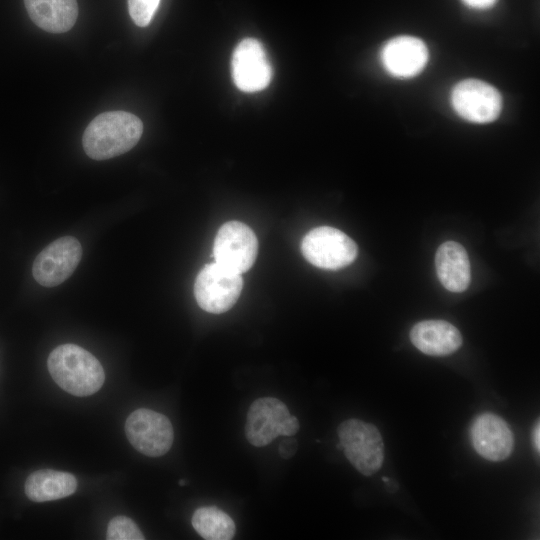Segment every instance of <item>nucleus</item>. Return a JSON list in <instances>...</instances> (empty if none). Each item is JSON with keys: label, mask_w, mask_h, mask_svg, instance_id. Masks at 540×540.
<instances>
[{"label": "nucleus", "mask_w": 540, "mask_h": 540, "mask_svg": "<svg viewBox=\"0 0 540 540\" xmlns=\"http://www.w3.org/2000/svg\"><path fill=\"white\" fill-rule=\"evenodd\" d=\"M142 121L126 111H109L96 116L83 134L85 153L94 160H106L131 150L140 140Z\"/></svg>", "instance_id": "nucleus-1"}, {"label": "nucleus", "mask_w": 540, "mask_h": 540, "mask_svg": "<svg viewBox=\"0 0 540 540\" xmlns=\"http://www.w3.org/2000/svg\"><path fill=\"white\" fill-rule=\"evenodd\" d=\"M47 367L52 379L66 392L89 396L103 385L105 373L98 359L75 344H63L51 351Z\"/></svg>", "instance_id": "nucleus-2"}, {"label": "nucleus", "mask_w": 540, "mask_h": 540, "mask_svg": "<svg viewBox=\"0 0 540 540\" xmlns=\"http://www.w3.org/2000/svg\"><path fill=\"white\" fill-rule=\"evenodd\" d=\"M346 458L361 474L371 476L384 461V443L378 428L359 419L343 421L337 429Z\"/></svg>", "instance_id": "nucleus-3"}, {"label": "nucleus", "mask_w": 540, "mask_h": 540, "mask_svg": "<svg viewBox=\"0 0 540 540\" xmlns=\"http://www.w3.org/2000/svg\"><path fill=\"white\" fill-rule=\"evenodd\" d=\"M299 427L298 419L290 414L281 400L263 397L250 405L245 436L253 446L263 447L280 435L287 437L295 435Z\"/></svg>", "instance_id": "nucleus-4"}, {"label": "nucleus", "mask_w": 540, "mask_h": 540, "mask_svg": "<svg viewBox=\"0 0 540 540\" xmlns=\"http://www.w3.org/2000/svg\"><path fill=\"white\" fill-rule=\"evenodd\" d=\"M301 251L312 265L338 270L355 260L358 248L354 240L339 229L321 226L310 230L304 236Z\"/></svg>", "instance_id": "nucleus-5"}, {"label": "nucleus", "mask_w": 540, "mask_h": 540, "mask_svg": "<svg viewBox=\"0 0 540 540\" xmlns=\"http://www.w3.org/2000/svg\"><path fill=\"white\" fill-rule=\"evenodd\" d=\"M241 274L215 261L205 265L196 277L194 295L198 305L209 313H224L236 303L242 291Z\"/></svg>", "instance_id": "nucleus-6"}, {"label": "nucleus", "mask_w": 540, "mask_h": 540, "mask_svg": "<svg viewBox=\"0 0 540 540\" xmlns=\"http://www.w3.org/2000/svg\"><path fill=\"white\" fill-rule=\"evenodd\" d=\"M258 253V240L252 229L239 221H229L218 230L213 255L221 266L242 274L254 264Z\"/></svg>", "instance_id": "nucleus-7"}, {"label": "nucleus", "mask_w": 540, "mask_h": 540, "mask_svg": "<svg viewBox=\"0 0 540 540\" xmlns=\"http://www.w3.org/2000/svg\"><path fill=\"white\" fill-rule=\"evenodd\" d=\"M125 433L137 451L150 457L166 454L174 439L170 420L165 415L146 408L137 409L128 416Z\"/></svg>", "instance_id": "nucleus-8"}, {"label": "nucleus", "mask_w": 540, "mask_h": 540, "mask_svg": "<svg viewBox=\"0 0 540 540\" xmlns=\"http://www.w3.org/2000/svg\"><path fill=\"white\" fill-rule=\"evenodd\" d=\"M451 104L463 119L474 123H489L498 118L503 102L499 91L489 83L465 79L453 88Z\"/></svg>", "instance_id": "nucleus-9"}, {"label": "nucleus", "mask_w": 540, "mask_h": 540, "mask_svg": "<svg viewBox=\"0 0 540 540\" xmlns=\"http://www.w3.org/2000/svg\"><path fill=\"white\" fill-rule=\"evenodd\" d=\"M81 257L82 246L75 237L58 238L35 258L33 277L42 286H57L72 275Z\"/></svg>", "instance_id": "nucleus-10"}, {"label": "nucleus", "mask_w": 540, "mask_h": 540, "mask_svg": "<svg viewBox=\"0 0 540 540\" xmlns=\"http://www.w3.org/2000/svg\"><path fill=\"white\" fill-rule=\"evenodd\" d=\"M231 67L233 81L241 91L258 92L271 82V63L263 45L256 39L246 38L236 46Z\"/></svg>", "instance_id": "nucleus-11"}, {"label": "nucleus", "mask_w": 540, "mask_h": 540, "mask_svg": "<svg viewBox=\"0 0 540 540\" xmlns=\"http://www.w3.org/2000/svg\"><path fill=\"white\" fill-rule=\"evenodd\" d=\"M470 439L476 452L493 462L507 459L514 448V436L509 425L490 412L482 413L473 420Z\"/></svg>", "instance_id": "nucleus-12"}, {"label": "nucleus", "mask_w": 540, "mask_h": 540, "mask_svg": "<svg viewBox=\"0 0 540 540\" xmlns=\"http://www.w3.org/2000/svg\"><path fill=\"white\" fill-rule=\"evenodd\" d=\"M385 70L398 78H410L419 74L428 61L425 43L413 36H397L385 43L381 50Z\"/></svg>", "instance_id": "nucleus-13"}, {"label": "nucleus", "mask_w": 540, "mask_h": 540, "mask_svg": "<svg viewBox=\"0 0 540 540\" xmlns=\"http://www.w3.org/2000/svg\"><path fill=\"white\" fill-rule=\"evenodd\" d=\"M412 344L430 356H446L456 352L462 345L460 331L445 320H423L410 330Z\"/></svg>", "instance_id": "nucleus-14"}, {"label": "nucleus", "mask_w": 540, "mask_h": 540, "mask_svg": "<svg viewBox=\"0 0 540 540\" xmlns=\"http://www.w3.org/2000/svg\"><path fill=\"white\" fill-rule=\"evenodd\" d=\"M437 276L449 291H465L471 281V266L465 248L458 242L446 241L441 244L435 255Z\"/></svg>", "instance_id": "nucleus-15"}, {"label": "nucleus", "mask_w": 540, "mask_h": 540, "mask_svg": "<svg viewBox=\"0 0 540 540\" xmlns=\"http://www.w3.org/2000/svg\"><path fill=\"white\" fill-rule=\"evenodd\" d=\"M31 20L50 33H64L76 23V0H24Z\"/></svg>", "instance_id": "nucleus-16"}, {"label": "nucleus", "mask_w": 540, "mask_h": 540, "mask_svg": "<svg viewBox=\"0 0 540 540\" xmlns=\"http://www.w3.org/2000/svg\"><path fill=\"white\" fill-rule=\"evenodd\" d=\"M77 489L74 475L52 469L31 473L25 482L26 496L34 502L53 501L72 495Z\"/></svg>", "instance_id": "nucleus-17"}, {"label": "nucleus", "mask_w": 540, "mask_h": 540, "mask_svg": "<svg viewBox=\"0 0 540 540\" xmlns=\"http://www.w3.org/2000/svg\"><path fill=\"white\" fill-rule=\"evenodd\" d=\"M192 526L207 540H229L235 534V523L224 511L215 506H204L195 510Z\"/></svg>", "instance_id": "nucleus-18"}, {"label": "nucleus", "mask_w": 540, "mask_h": 540, "mask_svg": "<svg viewBox=\"0 0 540 540\" xmlns=\"http://www.w3.org/2000/svg\"><path fill=\"white\" fill-rule=\"evenodd\" d=\"M144 538L136 523L126 516H116L108 524V540H143Z\"/></svg>", "instance_id": "nucleus-19"}, {"label": "nucleus", "mask_w": 540, "mask_h": 540, "mask_svg": "<svg viewBox=\"0 0 540 540\" xmlns=\"http://www.w3.org/2000/svg\"><path fill=\"white\" fill-rule=\"evenodd\" d=\"M160 0H128L129 14L133 22L139 27L150 24Z\"/></svg>", "instance_id": "nucleus-20"}, {"label": "nucleus", "mask_w": 540, "mask_h": 540, "mask_svg": "<svg viewBox=\"0 0 540 540\" xmlns=\"http://www.w3.org/2000/svg\"><path fill=\"white\" fill-rule=\"evenodd\" d=\"M298 443L295 439L289 438L280 442L279 454L284 459H289L294 456L297 451Z\"/></svg>", "instance_id": "nucleus-21"}, {"label": "nucleus", "mask_w": 540, "mask_h": 540, "mask_svg": "<svg viewBox=\"0 0 540 540\" xmlns=\"http://www.w3.org/2000/svg\"><path fill=\"white\" fill-rule=\"evenodd\" d=\"M468 6L485 9L495 4L497 0H463Z\"/></svg>", "instance_id": "nucleus-22"}, {"label": "nucleus", "mask_w": 540, "mask_h": 540, "mask_svg": "<svg viewBox=\"0 0 540 540\" xmlns=\"http://www.w3.org/2000/svg\"><path fill=\"white\" fill-rule=\"evenodd\" d=\"M532 442H533L535 452H537V454H539V451H540V424H539V420L536 421V423H535V425L533 427Z\"/></svg>", "instance_id": "nucleus-23"}, {"label": "nucleus", "mask_w": 540, "mask_h": 540, "mask_svg": "<svg viewBox=\"0 0 540 540\" xmlns=\"http://www.w3.org/2000/svg\"><path fill=\"white\" fill-rule=\"evenodd\" d=\"M179 484H180V485H185V481H184V480H181V481H179Z\"/></svg>", "instance_id": "nucleus-24"}]
</instances>
